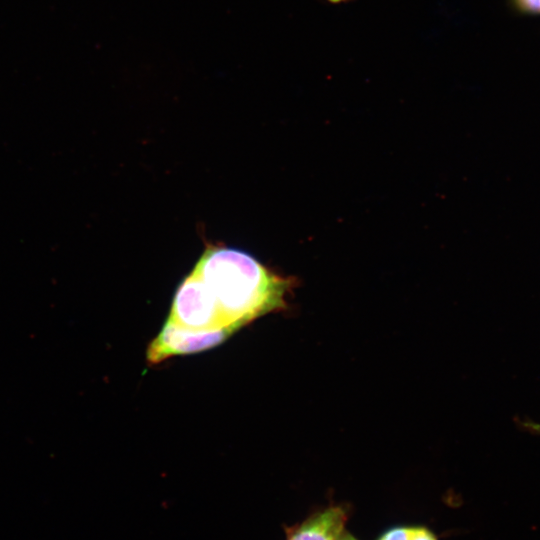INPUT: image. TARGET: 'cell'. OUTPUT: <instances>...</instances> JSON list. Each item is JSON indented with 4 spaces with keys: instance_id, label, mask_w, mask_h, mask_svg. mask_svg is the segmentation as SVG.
Masks as SVG:
<instances>
[{
    "instance_id": "5b68a950",
    "label": "cell",
    "mask_w": 540,
    "mask_h": 540,
    "mask_svg": "<svg viewBox=\"0 0 540 540\" xmlns=\"http://www.w3.org/2000/svg\"><path fill=\"white\" fill-rule=\"evenodd\" d=\"M378 540H437L424 527H396L385 532Z\"/></svg>"
},
{
    "instance_id": "9c48e42d",
    "label": "cell",
    "mask_w": 540,
    "mask_h": 540,
    "mask_svg": "<svg viewBox=\"0 0 540 540\" xmlns=\"http://www.w3.org/2000/svg\"><path fill=\"white\" fill-rule=\"evenodd\" d=\"M327 1L332 4H340V3L346 2L347 0H327Z\"/></svg>"
},
{
    "instance_id": "7a4b0ae2",
    "label": "cell",
    "mask_w": 540,
    "mask_h": 540,
    "mask_svg": "<svg viewBox=\"0 0 540 540\" xmlns=\"http://www.w3.org/2000/svg\"><path fill=\"white\" fill-rule=\"evenodd\" d=\"M167 319L194 330L233 329L227 325L214 296L194 269L177 287Z\"/></svg>"
},
{
    "instance_id": "3957f363",
    "label": "cell",
    "mask_w": 540,
    "mask_h": 540,
    "mask_svg": "<svg viewBox=\"0 0 540 540\" xmlns=\"http://www.w3.org/2000/svg\"><path fill=\"white\" fill-rule=\"evenodd\" d=\"M234 332L230 328L194 330L167 319L149 344L146 360L156 365L173 356L202 352L223 343Z\"/></svg>"
},
{
    "instance_id": "8992f818",
    "label": "cell",
    "mask_w": 540,
    "mask_h": 540,
    "mask_svg": "<svg viewBox=\"0 0 540 540\" xmlns=\"http://www.w3.org/2000/svg\"><path fill=\"white\" fill-rule=\"evenodd\" d=\"M515 6L528 14H540V0H513Z\"/></svg>"
},
{
    "instance_id": "ba28073f",
    "label": "cell",
    "mask_w": 540,
    "mask_h": 540,
    "mask_svg": "<svg viewBox=\"0 0 540 540\" xmlns=\"http://www.w3.org/2000/svg\"><path fill=\"white\" fill-rule=\"evenodd\" d=\"M336 540H357L354 536L346 532L345 530L338 536Z\"/></svg>"
},
{
    "instance_id": "277c9868",
    "label": "cell",
    "mask_w": 540,
    "mask_h": 540,
    "mask_svg": "<svg viewBox=\"0 0 540 540\" xmlns=\"http://www.w3.org/2000/svg\"><path fill=\"white\" fill-rule=\"evenodd\" d=\"M347 519L348 512L342 506L327 507L285 527L286 540H336L345 530Z\"/></svg>"
},
{
    "instance_id": "52a82bcc",
    "label": "cell",
    "mask_w": 540,
    "mask_h": 540,
    "mask_svg": "<svg viewBox=\"0 0 540 540\" xmlns=\"http://www.w3.org/2000/svg\"><path fill=\"white\" fill-rule=\"evenodd\" d=\"M517 426L530 434L540 436V422H535L529 418L515 419Z\"/></svg>"
},
{
    "instance_id": "6da1fadb",
    "label": "cell",
    "mask_w": 540,
    "mask_h": 540,
    "mask_svg": "<svg viewBox=\"0 0 540 540\" xmlns=\"http://www.w3.org/2000/svg\"><path fill=\"white\" fill-rule=\"evenodd\" d=\"M193 269L234 330L285 309L295 285L294 279L273 272L251 254L227 246L208 245Z\"/></svg>"
}]
</instances>
